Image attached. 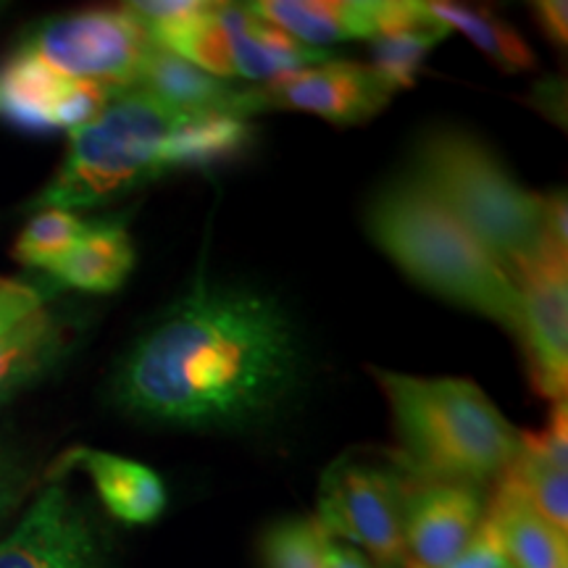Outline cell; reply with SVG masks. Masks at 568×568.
Returning <instances> with one entry per match:
<instances>
[{
  "mask_svg": "<svg viewBox=\"0 0 568 568\" xmlns=\"http://www.w3.org/2000/svg\"><path fill=\"white\" fill-rule=\"evenodd\" d=\"M447 34L450 30L429 11V3L395 0L393 17L372 38V69L393 90L410 88L426 55L435 51Z\"/></svg>",
  "mask_w": 568,
  "mask_h": 568,
  "instance_id": "18",
  "label": "cell"
},
{
  "mask_svg": "<svg viewBox=\"0 0 568 568\" xmlns=\"http://www.w3.org/2000/svg\"><path fill=\"white\" fill-rule=\"evenodd\" d=\"M116 92L122 90L74 80L21 45L0 69V116L21 132H74L92 122Z\"/></svg>",
  "mask_w": 568,
  "mask_h": 568,
  "instance_id": "11",
  "label": "cell"
},
{
  "mask_svg": "<svg viewBox=\"0 0 568 568\" xmlns=\"http://www.w3.org/2000/svg\"><path fill=\"white\" fill-rule=\"evenodd\" d=\"M138 90L148 92L155 101L180 113L226 111L234 116H243L245 88H234L230 82L216 80V77L205 74L203 69L163 51L159 45H153L151 55L145 59Z\"/></svg>",
  "mask_w": 568,
  "mask_h": 568,
  "instance_id": "19",
  "label": "cell"
},
{
  "mask_svg": "<svg viewBox=\"0 0 568 568\" xmlns=\"http://www.w3.org/2000/svg\"><path fill=\"white\" fill-rule=\"evenodd\" d=\"M24 45L74 80L111 90L138 88L153 51L148 27L126 9H95L40 21Z\"/></svg>",
  "mask_w": 568,
  "mask_h": 568,
  "instance_id": "8",
  "label": "cell"
},
{
  "mask_svg": "<svg viewBox=\"0 0 568 568\" xmlns=\"http://www.w3.org/2000/svg\"><path fill=\"white\" fill-rule=\"evenodd\" d=\"M400 443L397 464L414 481L485 487L500 481L524 435L468 379L410 376L372 368Z\"/></svg>",
  "mask_w": 568,
  "mask_h": 568,
  "instance_id": "2",
  "label": "cell"
},
{
  "mask_svg": "<svg viewBox=\"0 0 568 568\" xmlns=\"http://www.w3.org/2000/svg\"><path fill=\"white\" fill-rule=\"evenodd\" d=\"M32 487V466L27 453L13 445L9 437L0 435V524L9 518L27 489Z\"/></svg>",
  "mask_w": 568,
  "mask_h": 568,
  "instance_id": "26",
  "label": "cell"
},
{
  "mask_svg": "<svg viewBox=\"0 0 568 568\" xmlns=\"http://www.w3.org/2000/svg\"><path fill=\"white\" fill-rule=\"evenodd\" d=\"M445 568H514V564L508 560L493 527L481 518L479 529L474 531L471 539H468V545L460 550V556L456 560H450Z\"/></svg>",
  "mask_w": 568,
  "mask_h": 568,
  "instance_id": "27",
  "label": "cell"
},
{
  "mask_svg": "<svg viewBox=\"0 0 568 568\" xmlns=\"http://www.w3.org/2000/svg\"><path fill=\"white\" fill-rule=\"evenodd\" d=\"M514 284L521 293V339L531 385L552 403L566 400L568 387V280L566 253L548 247L524 266Z\"/></svg>",
  "mask_w": 568,
  "mask_h": 568,
  "instance_id": "12",
  "label": "cell"
},
{
  "mask_svg": "<svg viewBox=\"0 0 568 568\" xmlns=\"http://www.w3.org/2000/svg\"><path fill=\"white\" fill-rule=\"evenodd\" d=\"M253 140L247 119L226 111L182 113L166 145V172L211 169L240 159Z\"/></svg>",
  "mask_w": 568,
  "mask_h": 568,
  "instance_id": "20",
  "label": "cell"
},
{
  "mask_svg": "<svg viewBox=\"0 0 568 568\" xmlns=\"http://www.w3.org/2000/svg\"><path fill=\"white\" fill-rule=\"evenodd\" d=\"M88 222L71 211L45 209L38 216H32L21 230L13 255L27 266L51 268L55 261H61L71 247L80 243V237L88 232Z\"/></svg>",
  "mask_w": 568,
  "mask_h": 568,
  "instance_id": "24",
  "label": "cell"
},
{
  "mask_svg": "<svg viewBox=\"0 0 568 568\" xmlns=\"http://www.w3.org/2000/svg\"><path fill=\"white\" fill-rule=\"evenodd\" d=\"M180 116L138 88L116 92L92 122L71 132L59 172L32 209H90L166 176V145Z\"/></svg>",
  "mask_w": 568,
  "mask_h": 568,
  "instance_id": "5",
  "label": "cell"
},
{
  "mask_svg": "<svg viewBox=\"0 0 568 568\" xmlns=\"http://www.w3.org/2000/svg\"><path fill=\"white\" fill-rule=\"evenodd\" d=\"M67 329L51 314L34 335L11 347L6 355H0V406L11 400L19 389L40 379L48 368H53L55 361L67 351Z\"/></svg>",
  "mask_w": 568,
  "mask_h": 568,
  "instance_id": "23",
  "label": "cell"
},
{
  "mask_svg": "<svg viewBox=\"0 0 568 568\" xmlns=\"http://www.w3.org/2000/svg\"><path fill=\"white\" fill-rule=\"evenodd\" d=\"M329 539L316 516L284 518L264 537L266 568H322Z\"/></svg>",
  "mask_w": 568,
  "mask_h": 568,
  "instance_id": "25",
  "label": "cell"
},
{
  "mask_svg": "<svg viewBox=\"0 0 568 568\" xmlns=\"http://www.w3.org/2000/svg\"><path fill=\"white\" fill-rule=\"evenodd\" d=\"M0 568H109V542L90 510L55 479L0 539Z\"/></svg>",
  "mask_w": 568,
  "mask_h": 568,
  "instance_id": "10",
  "label": "cell"
},
{
  "mask_svg": "<svg viewBox=\"0 0 568 568\" xmlns=\"http://www.w3.org/2000/svg\"><path fill=\"white\" fill-rule=\"evenodd\" d=\"M374 245L443 301L521 332V293L500 264L408 176L385 184L366 211Z\"/></svg>",
  "mask_w": 568,
  "mask_h": 568,
  "instance_id": "3",
  "label": "cell"
},
{
  "mask_svg": "<svg viewBox=\"0 0 568 568\" xmlns=\"http://www.w3.org/2000/svg\"><path fill=\"white\" fill-rule=\"evenodd\" d=\"M153 45L180 55L205 74L226 80H264L329 61V51L308 48L247 6L201 3L187 17L148 27Z\"/></svg>",
  "mask_w": 568,
  "mask_h": 568,
  "instance_id": "6",
  "label": "cell"
},
{
  "mask_svg": "<svg viewBox=\"0 0 568 568\" xmlns=\"http://www.w3.org/2000/svg\"><path fill=\"white\" fill-rule=\"evenodd\" d=\"M138 264L134 243L122 222L90 224L80 243L48 268L53 284L82 293L109 295L130 280Z\"/></svg>",
  "mask_w": 568,
  "mask_h": 568,
  "instance_id": "17",
  "label": "cell"
},
{
  "mask_svg": "<svg viewBox=\"0 0 568 568\" xmlns=\"http://www.w3.org/2000/svg\"><path fill=\"white\" fill-rule=\"evenodd\" d=\"M322 568H376V566L358 548H353V545H339L335 539H329Z\"/></svg>",
  "mask_w": 568,
  "mask_h": 568,
  "instance_id": "30",
  "label": "cell"
},
{
  "mask_svg": "<svg viewBox=\"0 0 568 568\" xmlns=\"http://www.w3.org/2000/svg\"><path fill=\"white\" fill-rule=\"evenodd\" d=\"M535 19L552 45H566L568 40V3L564 0H539Z\"/></svg>",
  "mask_w": 568,
  "mask_h": 568,
  "instance_id": "28",
  "label": "cell"
},
{
  "mask_svg": "<svg viewBox=\"0 0 568 568\" xmlns=\"http://www.w3.org/2000/svg\"><path fill=\"white\" fill-rule=\"evenodd\" d=\"M408 180L435 197L510 280L552 247L545 237V197L529 193L471 134H424L410 153Z\"/></svg>",
  "mask_w": 568,
  "mask_h": 568,
  "instance_id": "4",
  "label": "cell"
},
{
  "mask_svg": "<svg viewBox=\"0 0 568 568\" xmlns=\"http://www.w3.org/2000/svg\"><path fill=\"white\" fill-rule=\"evenodd\" d=\"M506 477L516 481L527 503L558 535H568V468L545 456L535 435H524L521 453Z\"/></svg>",
  "mask_w": 568,
  "mask_h": 568,
  "instance_id": "22",
  "label": "cell"
},
{
  "mask_svg": "<svg viewBox=\"0 0 568 568\" xmlns=\"http://www.w3.org/2000/svg\"><path fill=\"white\" fill-rule=\"evenodd\" d=\"M305 376V337L280 297L197 276L122 353L109 400L155 429L255 432L295 406Z\"/></svg>",
  "mask_w": 568,
  "mask_h": 568,
  "instance_id": "1",
  "label": "cell"
},
{
  "mask_svg": "<svg viewBox=\"0 0 568 568\" xmlns=\"http://www.w3.org/2000/svg\"><path fill=\"white\" fill-rule=\"evenodd\" d=\"M429 11L450 32L458 30L460 34H466L503 71L516 74V71H527L537 63L529 42L493 11L471 9V6L460 3H429Z\"/></svg>",
  "mask_w": 568,
  "mask_h": 568,
  "instance_id": "21",
  "label": "cell"
},
{
  "mask_svg": "<svg viewBox=\"0 0 568 568\" xmlns=\"http://www.w3.org/2000/svg\"><path fill=\"white\" fill-rule=\"evenodd\" d=\"M414 479L397 464L345 456L324 474L318 524L332 539L361 545L376 568H406L403 510Z\"/></svg>",
  "mask_w": 568,
  "mask_h": 568,
  "instance_id": "7",
  "label": "cell"
},
{
  "mask_svg": "<svg viewBox=\"0 0 568 568\" xmlns=\"http://www.w3.org/2000/svg\"><path fill=\"white\" fill-rule=\"evenodd\" d=\"M485 521L500 539L514 568H568L566 537L529 506L510 477L497 481Z\"/></svg>",
  "mask_w": 568,
  "mask_h": 568,
  "instance_id": "16",
  "label": "cell"
},
{
  "mask_svg": "<svg viewBox=\"0 0 568 568\" xmlns=\"http://www.w3.org/2000/svg\"><path fill=\"white\" fill-rule=\"evenodd\" d=\"M69 471L88 474L103 508L116 521L130 524V527H145V524L159 521L166 510V485L153 468L138 464V460L92 450V447H74L59 458L51 479H63Z\"/></svg>",
  "mask_w": 568,
  "mask_h": 568,
  "instance_id": "14",
  "label": "cell"
},
{
  "mask_svg": "<svg viewBox=\"0 0 568 568\" xmlns=\"http://www.w3.org/2000/svg\"><path fill=\"white\" fill-rule=\"evenodd\" d=\"M247 9L308 48L372 40L393 17L395 0H264Z\"/></svg>",
  "mask_w": 568,
  "mask_h": 568,
  "instance_id": "15",
  "label": "cell"
},
{
  "mask_svg": "<svg viewBox=\"0 0 568 568\" xmlns=\"http://www.w3.org/2000/svg\"><path fill=\"white\" fill-rule=\"evenodd\" d=\"M568 211H566V195L556 193L545 197V237L558 251H568Z\"/></svg>",
  "mask_w": 568,
  "mask_h": 568,
  "instance_id": "29",
  "label": "cell"
},
{
  "mask_svg": "<svg viewBox=\"0 0 568 568\" xmlns=\"http://www.w3.org/2000/svg\"><path fill=\"white\" fill-rule=\"evenodd\" d=\"M487 503L479 487L414 481L403 510L406 568H445L479 529Z\"/></svg>",
  "mask_w": 568,
  "mask_h": 568,
  "instance_id": "13",
  "label": "cell"
},
{
  "mask_svg": "<svg viewBox=\"0 0 568 568\" xmlns=\"http://www.w3.org/2000/svg\"><path fill=\"white\" fill-rule=\"evenodd\" d=\"M395 90L372 67L332 55L329 61L245 88L243 116L268 109L301 111L337 126L372 122L393 101Z\"/></svg>",
  "mask_w": 568,
  "mask_h": 568,
  "instance_id": "9",
  "label": "cell"
}]
</instances>
